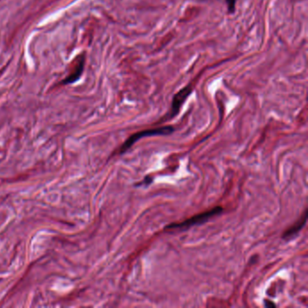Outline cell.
Returning a JSON list of instances; mask_svg holds the SVG:
<instances>
[{
	"label": "cell",
	"mask_w": 308,
	"mask_h": 308,
	"mask_svg": "<svg viewBox=\"0 0 308 308\" xmlns=\"http://www.w3.org/2000/svg\"><path fill=\"white\" fill-rule=\"evenodd\" d=\"M173 131L174 129L172 126H165V127H160L156 129H146V130L139 131L137 133L130 136L129 138L124 142V144L120 148V154H124L125 152H127L136 142L141 138L147 137H154V136H168L172 134Z\"/></svg>",
	"instance_id": "obj_1"
},
{
	"label": "cell",
	"mask_w": 308,
	"mask_h": 308,
	"mask_svg": "<svg viewBox=\"0 0 308 308\" xmlns=\"http://www.w3.org/2000/svg\"><path fill=\"white\" fill-rule=\"evenodd\" d=\"M223 211V209L220 206H217L215 208H213L210 211H206L205 212H202L197 215H194L193 217H191L188 220H186L180 223H172V224L168 225L167 229H172V230H187L190 227L194 226V225L202 224L206 222L209 219L212 218L215 215H218L221 212Z\"/></svg>",
	"instance_id": "obj_2"
},
{
	"label": "cell",
	"mask_w": 308,
	"mask_h": 308,
	"mask_svg": "<svg viewBox=\"0 0 308 308\" xmlns=\"http://www.w3.org/2000/svg\"><path fill=\"white\" fill-rule=\"evenodd\" d=\"M193 90L192 86H187L184 89L180 90L179 92H177L173 99V103H172V110H171V118H173L175 115L178 114L181 107L183 106V104L187 101V98L191 94Z\"/></svg>",
	"instance_id": "obj_3"
},
{
	"label": "cell",
	"mask_w": 308,
	"mask_h": 308,
	"mask_svg": "<svg viewBox=\"0 0 308 308\" xmlns=\"http://www.w3.org/2000/svg\"><path fill=\"white\" fill-rule=\"evenodd\" d=\"M84 57L81 56L78 58L77 60L74 62V67L70 71V74L64 80V84H72L76 82L79 78L81 77L82 72L84 71Z\"/></svg>",
	"instance_id": "obj_4"
},
{
	"label": "cell",
	"mask_w": 308,
	"mask_h": 308,
	"mask_svg": "<svg viewBox=\"0 0 308 308\" xmlns=\"http://www.w3.org/2000/svg\"><path fill=\"white\" fill-rule=\"evenodd\" d=\"M307 218H308V211H306L303 217H302L295 225H293L292 227H290L288 231H285V233L283 234V239L284 240H290L295 237V235L301 231L304 228V226L307 223Z\"/></svg>",
	"instance_id": "obj_5"
},
{
	"label": "cell",
	"mask_w": 308,
	"mask_h": 308,
	"mask_svg": "<svg viewBox=\"0 0 308 308\" xmlns=\"http://www.w3.org/2000/svg\"><path fill=\"white\" fill-rule=\"evenodd\" d=\"M227 5H228V10L229 12L233 13L235 11V5H236V0H226Z\"/></svg>",
	"instance_id": "obj_6"
},
{
	"label": "cell",
	"mask_w": 308,
	"mask_h": 308,
	"mask_svg": "<svg viewBox=\"0 0 308 308\" xmlns=\"http://www.w3.org/2000/svg\"><path fill=\"white\" fill-rule=\"evenodd\" d=\"M152 181H153L152 177H148V176H147V177L145 178V182H144L143 184H146V185H148H148H150V184L152 183Z\"/></svg>",
	"instance_id": "obj_7"
}]
</instances>
